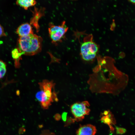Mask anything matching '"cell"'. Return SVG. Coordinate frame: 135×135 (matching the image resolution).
Returning a JSON list of instances; mask_svg holds the SVG:
<instances>
[{
  "label": "cell",
  "mask_w": 135,
  "mask_h": 135,
  "mask_svg": "<svg viewBox=\"0 0 135 135\" xmlns=\"http://www.w3.org/2000/svg\"><path fill=\"white\" fill-rule=\"evenodd\" d=\"M42 39L34 34L20 37L18 40V50L21 54L32 56L41 50Z\"/></svg>",
  "instance_id": "cell-2"
},
{
  "label": "cell",
  "mask_w": 135,
  "mask_h": 135,
  "mask_svg": "<svg viewBox=\"0 0 135 135\" xmlns=\"http://www.w3.org/2000/svg\"><path fill=\"white\" fill-rule=\"evenodd\" d=\"M25 131V129L23 127L20 128L19 130L18 133L20 134H22Z\"/></svg>",
  "instance_id": "cell-12"
},
{
  "label": "cell",
  "mask_w": 135,
  "mask_h": 135,
  "mask_svg": "<svg viewBox=\"0 0 135 135\" xmlns=\"http://www.w3.org/2000/svg\"><path fill=\"white\" fill-rule=\"evenodd\" d=\"M12 54L13 58L15 59H18L22 55L18 49H15L12 51Z\"/></svg>",
  "instance_id": "cell-10"
},
{
  "label": "cell",
  "mask_w": 135,
  "mask_h": 135,
  "mask_svg": "<svg viewBox=\"0 0 135 135\" xmlns=\"http://www.w3.org/2000/svg\"><path fill=\"white\" fill-rule=\"evenodd\" d=\"M96 129L94 126L88 124L81 126L77 130V135H94Z\"/></svg>",
  "instance_id": "cell-6"
},
{
  "label": "cell",
  "mask_w": 135,
  "mask_h": 135,
  "mask_svg": "<svg viewBox=\"0 0 135 135\" xmlns=\"http://www.w3.org/2000/svg\"><path fill=\"white\" fill-rule=\"evenodd\" d=\"M6 35L5 34L4 29L2 26L0 24V38L3 36H6Z\"/></svg>",
  "instance_id": "cell-11"
},
{
  "label": "cell",
  "mask_w": 135,
  "mask_h": 135,
  "mask_svg": "<svg viewBox=\"0 0 135 135\" xmlns=\"http://www.w3.org/2000/svg\"><path fill=\"white\" fill-rule=\"evenodd\" d=\"M98 49V45L91 41L82 43L80 48V54L82 58L86 61H89L94 59Z\"/></svg>",
  "instance_id": "cell-4"
},
{
  "label": "cell",
  "mask_w": 135,
  "mask_h": 135,
  "mask_svg": "<svg viewBox=\"0 0 135 135\" xmlns=\"http://www.w3.org/2000/svg\"><path fill=\"white\" fill-rule=\"evenodd\" d=\"M68 30V28L66 25L65 21L63 22L60 25L58 26L51 24L48 30L49 36L52 43L57 44L61 42Z\"/></svg>",
  "instance_id": "cell-5"
},
{
  "label": "cell",
  "mask_w": 135,
  "mask_h": 135,
  "mask_svg": "<svg viewBox=\"0 0 135 135\" xmlns=\"http://www.w3.org/2000/svg\"><path fill=\"white\" fill-rule=\"evenodd\" d=\"M38 84L40 90L36 93V97L42 108L47 109L52 102L58 100L55 90V83L52 80L45 79Z\"/></svg>",
  "instance_id": "cell-1"
},
{
  "label": "cell",
  "mask_w": 135,
  "mask_h": 135,
  "mask_svg": "<svg viewBox=\"0 0 135 135\" xmlns=\"http://www.w3.org/2000/svg\"><path fill=\"white\" fill-rule=\"evenodd\" d=\"M16 32L20 37L25 36L34 34L31 25L27 23L20 26L18 28Z\"/></svg>",
  "instance_id": "cell-7"
},
{
  "label": "cell",
  "mask_w": 135,
  "mask_h": 135,
  "mask_svg": "<svg viewBox=\"0 0 135 135\" xmlns=\"http://www.w3.org/2000/svg\"><path fill=\"white\" fill-rule=\"evenodd\" d=\"M130 2L134 4L135 3V0H128Z\"/></svg>",
  "instance_id": "cell-13"
},
{
  "label": "cell",
  "mask_w": 135,
  "mask_h": 135,
  "mask_svg": "<svg viewBox=\"0 0 135 135\" xmlns=\"http://www.w3.org/2000/svg\"><path fill=\"white\" fill-rule=\"evenodd\" d=\"M6 71V64L2 61L0 60V79L5 75Z\"/></svg>",
  "instance_id": "cell-9"
},
{
  "label": "cell",
  "mask_w": 135,
  "mask_h": 135,
  "mask_svg": "<svg viewBox=\"0 0 135 135\" xmlns=\"http://www.w3.org/2000/svg\"><path fill=\"white\" fill-rule=\"evenodd\" d=\"M90 106L89 102L87 101L78 102L72 104L70 109L75 120H81L88 115L90 111Z\"/></svg>",
  "instance_id": "cell-3"
},
{
  "label": "cell",
  "mask_w": 135,
  "mask_h": 135,
  "mask_svg": "<svg viewBox=\"0 0 135 135\" xmlns=\"http://www.w3.org/2000/svg\"><path fill=\"white\" fill-rule=\"evenodd\" d=\"M16 2L18 5L26 10L34 6L36 3L35 0H17Z\"/></svg>",
  "instance_id": "cell-8"
}]
</instances>
